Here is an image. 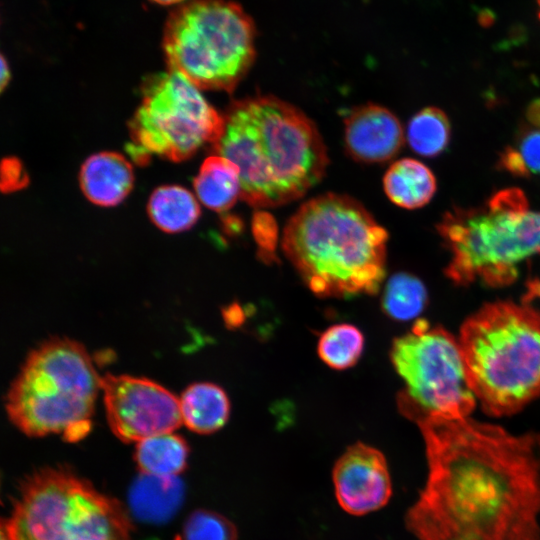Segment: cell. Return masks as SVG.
I'll list each match as a JSON object with an SVG mask.
<instances>
[{
    "label": "cell",
    "mask_w": 540,
    "mask_h": 540,
    "mask_svg": "<svg viewBox=\"0 0 540 540\" xmlns=\"http://www.w3.org/2000/svg\"><path fill=\"white\" fill-rule=\"evenodd\" d=\"M427 476L407 510L416 540H540V435L464 418L416 422Z\"/></svg>",
    "instance_id": "cell-1"
},
{
    "label": "cell",
    "mask_w": 540,
    "mask_h": 540,
    "mask_svg": "<svg viewBox=\"0 0 540 540\" xmlns=\"http://www.w3.org/2000/svg\"><path fill=\"white\" fill-rule=\"evenodd\" d=\"M211 148L237 165L241 198L255 208L301 198L322 180L328 166L327 149L313 121L272 95L233 101Z\"/></svg>",
    "instance_id": "cell-2"
},
{
    "label": "cell",
    "mask_w": 540,
    "mask_h": 540,
    "mask_svg": "<svg viewBox=\"0 0 540 540\" xmlns=\"http://www.w3.org/2000/svg\"><path fill=\"white\" fill-rule=\"evenodd\" d=\"M387 231L356 199L326 193L288 220L282 249L319 297L378 291L385 274Z\"/></svg>",
    "instance_id": "cell-3"
},
{
    "label": "cell",
    "mask_w": 540,
    "mask_h": 540,
    "mask_svg": "<svg viewBox=\"0 0 540 540\" xmlns=\"http://www.w3.org/2000/svg\"><path fill=\"white\" fill-rule=\"evenodd\" d=\"M438 230L451 253L447 275L456 283L509 286L529 270L527 298H538L531 267L540 260V212L529 209L520 189L500 190L482 208L449 211Z\"/></svg>",
    "instance_id": "cell-4"
},
{
    "label": "cell",
    "mask_w": 540,
    "mask_h": 540,
    "mask_svg": "<svg viewBox=\"0 0 540 540\" xmlns=\"http://www.w3.org/2000/svg\"><path fill=\"white\" fill-rule=\"evenodd\" d=\"M458 339L488 414L514 413L540 394V312L513 302L488 304L463 324Z\"/></svg>",
    "instance_id": "cell-5"
},
{
    "label": "cell",
    "mask_w": 540,
    "mask_h": 540,
    "mask_svg": "<svg viewBox=\"0 0 540 540\" xmlns=\"http://www.w3.org/2000/svg\"><path fill=\"white\" fill-rule=\"evenodd\" d=\"M101 379L78 342L54 338L32 350L11 384L5 407L28 436L62 433L77 441L90 429Z\"/></svg>",
    "instance_id": "cell-6"
},
{
    "label": "cell",
    "mask_w": 540,
    "mask_h": 540,
    "mask_svg": "<svg viewBox=\"0 0 540 540\" xmlns=\"http://www.w3.org/2000/svg\"><path fill=\"white\" fill-rule=\"evenodd\" d=\"M1 529L9 540H131L122 504L62 467L40 469L22 483Z\"/></svg>",
    "instance_id": "cell-7"
},
{
    "label": "cell",
    "mask_w": 540,
    "mask_h": 540,
    "mask_svg": "<svg viewBox=\"0 0 540 540\" xmlns=\"http://www.w3.org/2000/svg\"><path fill=\"white\" fill-rule=\"evenodd\" d=\"M162 44L169 69L200 89L231 93L255 58L251 20L225 0H193L175 9Z\"/></svg>",
    "instance_id": "cell-8"
},
{
    "label": "cell",
    "mask_w": 540,
    "mask_h": 540,
    "mask_svg": "<svg viewBox=\"0 0 540 540\" xmlns=\"http://www.w3.org/2000/svg\"><path fill=\"white\" fill-rule=\"evenodd\" d=\"M223 115L178 71L149 76L142 101L129 123L126 151L139 165L153 156L180 162L221 135Z\"/></svg>",
    "instance_id": "cell-9"
},
{
    "label": "cell",
    "mask_w": 540,
    "mask_h": 540,
    "mask_svg": "<svg viewBox=\"0 0 540 540\" xmlns=\"http://www.w3.org/2000/svg\"><path fill=\"white\" fill-rule=\"evenodd\" d=\"M391 360L405 383L398 405L410 420L464 418L473 410L477 398L459 339L441 327L419 320L393 342Z\"/></svg>",
    "instance_id": "cell-10"
},
{
    "label": "cell",
    "mask_w": 540,
    "mask_h": 540,
    "mask_svg": "<svg viewBox=\"0 0 540 540\" xmlns=\"http://www.w3.org/2000/svg\"><path fill=\"white\" fill-rule=\"evenodd\" d=\"M101 389L109 427L123 442L173 432L183 423L179 398L156 382L107 374Z\"/></svg>",
    "instance_id": "cell-11"
},
{
    "label": "cell",
    "mask_w": 540,
    "mask_h": 540,
    "mask_svg": "<svg viewBox=\"0 0 540 540\" xmlns=\"http://www.w3.org/2000/svg\"><path fill=\"white\" fill-rule=\"evenodd\" d=\"M332 479L335 496L347 513L362 516L384 507L392 495V482L384 455L358 442L336 461Z\"/></svg>",
    "instance_id": "cell-12"
},
{
    "label": "cell",
    "mask_w": 540,
    "mask_h": 540,
    "mask_svg": "<svg viewBox=\"0 0 540 540\" xmlns=\"http://www.w3.org/2000/svg\"><path fill=\"white\" fill-rule=\"evenodd\" d=\"M344 142L349 156L362 163H382L401 150L404 132L387 108L367 103L352 109L344 120Z\"/></svg>",
    "instance_id": "cell-13"
},
{
    "label": "cell",
    "mask_w": 540,
    "mask_h": 540,
    "mask_svg": "<svg viewBox=\"0 0 540 540\" xmlns=\"http://www.w3.org/2000/svg\"><path fill=\"white\" fill-rule=\"evenodd\" d=\"M80 186L87 199L100 206L121 203L130 193L134 174L129 161L115 152H99L85 160Z\"/></svg>",
    "instance_id": "cell-14"
},
{
    "label": "cell",
    "mask_w": 540,
    "mask_h": 540,
    "mask_svg": "<svg viewBox=\"0 0 540 540\" xmlns=\"http://www.w3.org/2000/svg\"><path fill=\"white\" fill-rule=\"evenodd\" d=\"M184 425L198 434H210L222 428L230 414L225 391L210 382L188 386L179 398Z\"/></svg>",
    "instance_id": "cell-15"
},
{
    "label": "cell",
    "mask_w": 540,
    "mask_h": 540,
    "mask_svg": "<svg viewBox=\"0 0 540 540\" xmlns=\"http://www.w3.org/2000/svg\"><path fill=\"white\" fill-rule=\"evenodd\" d=\"M386 196L395 205L417 209L426 205L436 191V179L422 162L403 158L387 169L383 178Z\"/></svg>",
    "instance_id": "cell-16"
},
{
    "label": "cell",
    "mask_w": 540,
    "mask_h": 540,
    "mask_svg": "<svg viewBox=\"0 0 540 540\" xmlns=\"http://www.w3.org/2000/svg\"><path fill=\"white\" fill-rule=\"evenodd\" d=\"M198 200L215 212H225L241 198L240 172L229 159L207 157L193 181Z\"/></svg>",
    "instance_id": "cell-17"
},
{
    "label": "cell",
    "mask_w": 540,
    "mask_h": 540,
    "mask_svg": "<svg viewBox=\"0 0 540 540\" xmlns=\"http://www.w3.org/2000/svg\"><path fill=\"white\" fill-rule=\"evenodd\" d=\"M183 485L177 477H156L141 474L130 490L134 513L150 522L167 520L179 507Z\"/></svg>",
    "instance_id": "cell-18"
},
{
    "label": "cell",
    "mask_w": 540,
    "mask_h": 540,
    "mask_svg": "<svg viewBox=\"0 0 540 540\" xmlns=\"http://www.w3.org/2000/svg\"><path fill=\"white\" fill-rule=\"evenodd\" d=\"M189 448L186 441L173 432L145 438L135 447V461L141 474L176 477L186 467Z\"/></svg>",
    "instance_id": "cell-19"
},
{
    "label": "cell",
    "mask_w": 540,
    "mask_h": 540,
    "mask_svg": "<svg viewBox=\"0 0 540 540\" xmlns=\"http://www.w3.org/2000/svg\"><path fill=\"white\" fill-rule=\"evenodd\" d=\"M147 210L152 222L168 233L185 231L200 217V207L195 196L177 185L155 189L149 198Z\"/></svg>",
    "instance_id": "cell-20"
},
{
    "label": "cell",
    "mask_w": 540,
    "mask_h": 540,
    "mask_svg": "<svg viewBox=\"0 0 540 540\" xmlns=\"http://www.w3.org/2000/svg\"><path fill=\"white\" fill-rule=\"evenodd\" d=\"M501 168L519 177L540 175V99L530 103L526 122L499 158Z\"/></svg>",
    "instance_id": "cell-21"
},
{
    "label": "cell",
    "mask_w": 540,
    "mask_h": 540,
    "mask_svg": "<svg viewBox=\"0 0 540 540\" xmlns=\"http://www.w3.org/2000/svg\"><path fill=\"white\" fill-rule=\"evenodd\" d=\"M451 127L446 114L436 107L417 112L409 121L407 141L418 155L435 157L443 153L450 141Z\"/></svg>",
    "instance_id": "cell-22"
},
{
    "label": "cell",
    "mask_w": 540,
    "mask_h": 540,
    "mask_svg": "<svg viewBox=\"0 0 540 540\" xmlns=\"http://www.w3.org/2000/svg\"><path fill=\"white\" fill-rule=\"evenodd\" d=\"M363 348L362 332L354 325L341 323L330 326L321 334L317 352L326 365L344 370L357 363Z\"/></svg>",
    "instance_id": "cell-23"
},
{
    "label": "cell",
    "mask_w": 540,
    "mask_h": 540,
    "mask_svg": "<svg viewBox=\"0 0 540 540\" xmlns=\"http://www.w3.org/2000/svg\"><path fill=\"white\" fill-rule=\"evenodd\" d=\"M426 301V291L416 277L398 273L385 287L382 307L387 315L396 320H408L417 316Z\"/></svg>",
    "instance_id": "cell-24"
},
{
    "label": "cell",
    "mask_w": 540,
    "mask_h": 540,
    "mask_svg": "<svg viewBox=\"0 0 540 540\" xmlns=\"http://www.w3.org/2000/svg\"><path fill=\"white\" fill-rule=\"evenodd\" d=\"M237 537L235 525L211 510L192 512L183 528V540H237Z\"/></svg>",
    "instance_id": "cell-25"
},
{
    "label": "cell",
    "mask_w": 540,
    "mask_h": 540,
    "mask_svg": "<svg viewBox=\"0 0 540 540\" xmlns=\"http://www.w3.org/2000/svg\"><path fill=\"white\" fill-rule=\"evenodd\" d=\"M270 220H265V227L263 226V220H257L254 222V235L259 246V253L265 261L274 260V251L276 246V228L272 226Z\"/></svg>",
    "instance_id": "cell-26"
},
{
    "label": "cell",
    "mask_w": 540,
    "mask_h": 540,
    "mask_svg": "<svg viewBox=\"0 0 540 540\" xmlns=\"http://www.w3.org/2000/svg\"><path fill=\"white\" fill-rule=\"evenodd\" d=\"M27 178L24 169L16 159L8 158L2 163V187L11 191L23 187Z\"/></svg>",
    "instance_id": "cell-27"
},
{
    "label": "cell",
    "mask_w": 540,
    "mask_h": 540,
    "mask_svg": "<svg viewBox=\"0 0 540 540\" xmlns=\"http://www.w3.org/2000/svg\"><path fill=\"white\" fill-rule=\"evenodd\" d=\"M225 319L227 320V323L232 326L240 324L243 320V314L240 307H229L225 313Z\"/></svg>",
    "instance_id": "cell-28"
},
{
    "label": "cell",
    "mask_w": 540,
    "mask_h": 540,
    "mask_svg": "<svg viewBox=\"0 0 540 540\" xmlns=\"http://www.w3.org/2000/svg\"><path fill=\"white\" fill-rule=\"evenodd\" d=\"M10 79V69L4 56L1 57V90L8 84Z\"/></svg>",
    "instance_id": "cell-29"
},
{
    "label": "cell",
    "mask_w": 540,
    "mask_h": 540,
    "mask_svg": "<svg viewBox=\"0 0 540 540\" xmlns=\"http://www.w3.org/2000/svg\"><path fill=\"white\" fill-rule=\"evenodd\" d=\"M151 1L160 5H171V4L180 3L185 0H151Z\"/></svg>",
    "instance_id": "cell-30"
},
{
    "label": "cell",
    "mask_w": 540,
    "mask_h": 540,
    "mask_svg": "<svg viewBox=\"0 0 540 540\" xmlns=\"http://www.w3.org/2000/svg\"><path fill=\"white\" fill-rule=\"evenodd\" d=\"M1 540H9L3 529H1Z\"/></svg>",
    "instance_id": "cell-31"
},
{
    "label": "cell",
    "mask_w": 540,
    "mask_h": 540,
    "mask_svg": "<svg viewBox=\"0 0 540 540\" xmlns=\"http://www.w3.org/2000/svg\"><path fill=\"white\" fill-rule=\"evenodd\" d=\"M174 540H182L179 536H176Z\"/></svg>",
    "instance_id": "cell-32"
},
{
    "label": "cell",
    "mask_w": 540,
    "mask_h": 540,
    "mask_svg": "<svg viewBox=\"0 0 540 540\" xmlns=\"http://www.w3.org/2000/svg\"><path fill=\"white\" fill-rule=\"evenodd\" d=\"M539 2H540V0H539Z\"/></svg>",
    "instance_id": "cell-33"
}]
</instances>
